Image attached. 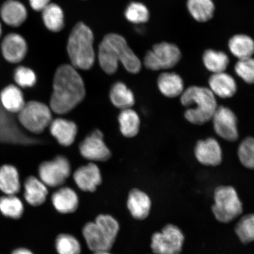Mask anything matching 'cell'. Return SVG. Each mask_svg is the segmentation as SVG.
<instances>
[{
  "label": "cell",
  "instance_id": "8d00e7d4",
  "mask_svg": "<svg viewBox=\"0 0 254 254\" xmlns=\"http://www.w3.org/2000/svg\"><path fill=\"white\" fill-rule=\"evenodd\" d=\"M235 71L247 84H254V59L253 57L238 60Z\"/></svg>",
  "mask_w": 254,
  "mask_h": 254
},
{
  "label": "cell",
  "instance_id": "8992f818",
  "mask_svg": "<svg viewBox=\"0 0 254 254\" xmlns=\"http://www.w3.org/2000/svg\"><path fill=\"white\" fill-rule=\"evenodd\" d=\"M214 204L212 206L216 220L227 224L242 214L243 203L236 190L231 186H219L214 193Z\"/></svg>",
  "mask_w": 254,
  "mask_h": 254
},
{
  "label": "cell",
  "instance_id": "8fae6325",
  "mask_svg": "<svg viewBox=\"0 0 254 254\" xmlns=\"http://www.w3.org/2000/svg\"><path fill=\"white\" fill-rule=\"evenodd\" d=\"M0 52L5 62L12 64L21 63L27 57L28 44L23 35L11 32L3 37L0 42Z\"/></svg>",
  "mask_w": 254,
  "mask_h": 254
},
{
  "label": "cell",
  "instance_id": "5bb4252c",
  "mask_svg": "<svg viewBox=\"0 0 254 254\" xmlns=\"http://www.w3.org/2000/svg\"><path fill=\"white\" fill-rule=\"evenodd\" d=\"M28 17V9L20 0H5L0 6V20L8 27H20Z\"/></svg>",
  "mask_w": 254,
  "mask_h": 254
},
{
  "label": "cell",
  "instance_id": "74e56055",
  "mask_svg": "<svg viewBox=\"0 0 254 254\" xmlns=\"http://www.w3.org/2000/svg\"><path fill=\"white\" fill-rule=\"evenodd\" d=\"M51 1L52 0H28V3L33 10L41 12L50 4Z\"/></svg>",
  "mask_w": 254,
  "mask_h": 254
},
{
  "label": "cell",
  "instance_id": "30bf717a",
  "mask_svg": "<svg viewBox=\"0 0 254 254\" xmlns=\"http://www.w3.org/2000/svg\"><path fill=\"white\" fill-rule=\"evenodd\" d=\"M71 164L67 158L63 155L52 161H45L39 168L40 179L50 187L62 186L71 174Z\"/></svg>",
  "mask_w": 254,
  "mask_h": 254
},
{
  "label": "cell",
  "instance_id": "9c48e42d",
  "mask_svg": "<svg viewBox=\"0 0 254 254\" xmlns=\"http://www.w3.org/2000/svg\"><path fill=\"white\" fill-rule=\"evenodd\" d=\"M185 237L180 228L168 224L151 237V248L154 254H181Z\"/></svg>",
  "mask_w": 254,
  "mask_h": 254
},
{
  "label": "cell",
  "instance_id": "ac0fdd59",
  "mask_svg": "<svg viewBox=\"0 0 254 254\" xmlns=\"http://www.w3.org/2000/svg\"><path fill=\"white\" fill-rule=\"evenodd\" d=\"M127 207L133 217L144 220L150 214L151 201L147 193L137 189H132L129 192Z\"/></svg>",
  "mask_w": 254,
  "mask_h": 254
},
{
  "label": "cell",
  "instance_id": "d590c367",
  "mask_svg": "<svg viewBox=\"0 0 254 254\" xmlns=\"http://www.w3.org/2000/svg\"><path fill=\"white\" fill-rule=\"evenodd\" d=\"M13 77L17 86L21 88L33 87L37 79L34 70L25 65H19L15 69Z\"/></svg>",
  "mask_w": 254,
  "mask_h": 254
},
{
  "label": "cell",
  "instance_id": "277c9868",
  "mask_svg": "<svg viewBox=\"0 0 254 254\" xmlns=\"http://www.w3.org/2000/svg\"><path fill=\"white\" fill-rule=\"evenodd\" d=\"M94 36L93 31L82 22L73 27L68 37L66 50L71 65L76 69L88 70L95 63Z\"/></svg>",
  "mask_w": 254,
  "mask_h": 254
},
{
  "label": "cell",
  "instance_id": "484cf974",
  "mask_svg": "<svg viewBox=\"0 0 254 254\" xmlns=\"http://www.w3.org/2000/svg\"><path fill=\"white\" fill-rule=\"evenodd\" d=\"M110 98L114 106L122 110L131 109L135 103L132 92L122 82H117L113 85Z\"/></svg>",
  "mask_w": 254,
  "mask_h": 254
},
{
  "label": "cell",
  "instance_id": "7a4b0ae2",
  "mask_svg": "<svg viewBox=\"0 0 254 254\" xmlns=\"http://www.w3.org/2000/svg\"><path fill=\"white\" fill-rule=\"evenodd\" d=\"M98 61L101 69L107 74H113L122 64L131 74L140 71V60L128 45L125 38L119 34L105 36L98 47Z\"/></svg>",
  "mask_w": 254,
  "mask_h": 254
},
{
  "label": "cell",
  "instance_id": "e0dca14e",
  "mask_svg": "<svg viewBox=\"0 0 254 254\" xmlns=\"http://www.w3.org/2000/svg\"><path fill=\"white\" fill-rule=\"evenodd\" d=\"M50 131L59 144L64 147H68L74 142L77 135V125L72 121L64 119H57L51 123Z\"/></svg>",
  "mask_w": 254,
  "mask_h": 254
},
{
  "label": "cell",
  "instance_id": "7c38bea8",
  "mask_svg": "<svg viewBox=\"0 0 254 254\" xmlns=\"http://www.w3.org/2000/svg\"><path fill=\"white\" fill-rule=\"evenodd\" d=\"M211 120L216 134L220 137L231 142L238 138L237 116L229 108L218 107Z\"/></svg>",
  "mask_w": 254,
  "mask_h": 254
},
{
  "label": "cell",
  "instance_id": "5b68a950",
  "mask_svg": "<svg viewBox=\"0 0 254 254\" xmlns=\"http://www.w3.org/2000/svg\"><path fill=\"white\" fill-rule=\"evenodd\" d=\"M120 230L118 221L110 215L100 214L94 222L82 228V234L91 252H109L115 243Z\"/></svg>",
  "mask_w": 254,
  "mask_h": 254
},
{
  "label": "cell",
  "instance_id": "60d3db41",
  "mask_svg": "<svg viewBox=\"0 0 254 254\" xmlns=\"http://www.w3.org/2000/svg\"><path fill=\"white\" fill-rule=\"evenodd\" d=\"M93 254H111L109 252H101L94 253Z\"/></svg>",
  "mask_w": 254,
  "mask_h": 254
},
{
  "label": "cell",
  "instance_id": "cb8c5ba5",
  "mask_svg": "<svg viewBox=\"0 0 254 254\" xmlns=\"http://www.w3.org/2000/svg\"><path fill=\"white\" fill-rule=\"evenodd\" d=\"M41 12L43 24L47 30L58 33L64 27V15L58 4L51 2Z\"/></svg>",
  "mask_w": 254,
  "mask_h": 254
},
{
  "label": "cell",
  "instance_id": "4316f807",
  "mask_svg": "<svg viewBox=\"0 0 254 254\" xmlns=\"http://www.w3.org/2000/svg\"><path fill=\"white\" fill-rule=\"evenodd\" d=\"M228 47L238 60L250 58L254 54V41L245 34H238L231 38Z\"/></svg>",
  "mask_w": 254,
  "mask_h": 254
},
{
  "label": "cell",
  "instance_id": "e575fe53",
  "mask_svg": "<svg viewBox=\"0 0 254 254\" xmlns=\"http://www.w3.org/2000/svg\"><path fill=\"white\" fill-rule=\"evenodd\" d=\"M240 161L244 167L254 169V138L252 136L244 139L238 150Z\"/></svg>",
  "mask_w": 254,
  "mask_h": 254
},
{
  "label": "cell",
  "instance_id": "52a82bcc",
  "mask_svg": "<svg viewBox=\"0 0 254 254\" xmlns=\"http://www.w3.org/2000/svg\"><path fill=\"white\" fill-rule=\"evenodd\" d=\"M52 110L45 104L32 101L25 103L18 113V120L24 128L34 134H40L52 122Z\"/></svg>",
  "mask_w": 254,
  "mask_h": 254
},
{
  "label": "cell",
  "instance_id": "ba28073f",
  "mask_svg": "<svg viewBox=\"0 0 254 254\" xmlns=\"http://www.w3.org/2000/svg\"><path fill=\"white\" fill-rule=\"evenodd\" d=\"M182 58L179 47L174 44L163 42L155 44L146 54L144 64L152 71L167 69L174 67Z\"/></svg>",
  "mask_w": 254,
  "mask_h": 254
},
{
  "label": "cell",
  "instance_id": "4dcf8cb0",
  "mask_svg": "<svg viewBox=\"0 0 254 254\" xmlns=\"http://www.w3.org/2000/svg\"><path fill=\"white\" fill-rule=\"evenodd\" d=\"M0 211L5 217L19 219L23 214L24 205L15 195H6L0 198Z\"/></svg>",
  "mask_w": 254,
  "mask_h": 254
},
{
  "label": "cell",
  "instance_id": "44dd1931",
  "mask_svg": "<svg viewBox=\"0 0 254 254\" xmlns=\"http://www.w3.org/2000/svg\"><path fill=\"white\" fill-rule=\"evenodd\" d=\"M46 186L36 177L27 178L24 183V197L28 204L34 206L43 204L49 192Z\"/></svg>",
  "mask_w": 254,
  "mask_h": 254
},
{
  "label": "cell",
  "instance_id": "836d02e7",
  "mask_svg": "<svg viewBox=\"0 0 254 254\" xmlns=\"http://www.w3.org/2000/svg\"><path fill=\"white\" fill-rule=\"evenodd\" d=\"M125 17L127 20L132 23H145L150 18V12L142 3L131 2L126 9Z\"/></svg>",
  "mask_w": 254,
  "mask_h": 254
},
{
  "label": "cell",
  "instance_id": "4fadbf2b",
  "mask_svg": "<svg viewBox=\"0 0 254 254\" xmlns=\"http://www.w3.org/2000/svg\"><path fill=\"white\" fill-rule=\"evenodd\" d=\"M79 152L82 157L92 161H106L111 156V152L104 141L103 133L100 130H95L81 142Z\"/></svg>",
  "mask_w": 254,
  "mask_h": 254
},
{
  "label": "cell",
  "instance_id": "9a60e30c",
  "mask_svg": "<svg viewBox=\"0 0 254 254\" xmlns=\"http://www.w3.org/2000/svg\"><path fill=\"white\" fill-rule=\"evenodd\" d=\"M194 154L196 160L204 166L215 167L219 166L222 162L221 146L213 138H208L196 142Z\"/></svg>",
  "mask_w": 254,
  "mask_h": 254
},
{
  "label": "cell",
  "instance_id": "7402d4cb",
  "mask_svg": "<svg viewBox=\"0 0 254 254\" xmlns=\"http://www.w3.org/2000/svg\"><path fill=\"white\" fill-rule=\"evenodd\" d=\"M159 90L164 96L176 98L184 91V82L180 75L174 72H163L157 80Z\"/></svg>",
  "mask_w": 254,
  "mask_h": 254
},
{
  "label": "cell",
  "instance_id": "f546056e",
  "mask_svg": "<svg viewBox=\"0 0 254 254\" xmlns=\"http://www.w3.org/2000/svg\"><path fill=\"white\" fill-rule=\"evenodd\" d=\"M202 60L205 68L213 74L225 72L230 63L226 54L214 50H206L203 55Z\"/></svg>",
  "mask_w": 254,
  "mask_h": 254
},
{
  "label": "cell",
  "instance_id": "d6986e66",
  "mask_svg": "<svg viewBox=\"0 0 254 254\" xmlns=\"http://www.w3.org/2000/svg\"><path fill=\"white\" fill-rule=\"evenodd\" d=\"M208 84L212 93L222 98L234 96L237 90L234 78L225 72L212 74L209 79Z\"/></svg>",
  "mask_w": 254,
  "mask_h": 254
},
{
  "label": "cell",
  "instance_id": "d6a6232c",
  "mask_svg": "<svg viewBox=\"0 0 254 254\" xmlns=\"http://www.w3.org/2000/svg\"><path fill=\"white\" fill-rule=\"evenodd\" d=\"M56 247L59 254H80L81 245L71 235L61 234L57 236Z\"/></svg>",
  "mask_w": 254,
  "mask_h": 254
},
{
  "label": "cell",
  "instance_id": "2e32d148",
  "mask_svg": "<svg viewBox=\"0 0 254 254\" xmlns=\"http://www.w3.org/2000/svg\"><path fill=\"white\" fill-rule=\"evenodd\" d=\"M73 178L78 188L83 191L94 192L102 182L100 168L92 163L78 168Z\"/></svg>",
  "mask_w": 254,
  "mask_h": 254
},
{
  "label": "cell",
  "instance_id": "1f68e13d",
  "mask_svg": "<svg viewBox=\"0 0 254 254\" xmlns=\"http://www.w3.org/2000/svg\"><path fill=\"white\" fill-rule=\"evenodd\" d=\"M235 232L241 242L248 244L254 241V214H248L240 219Z\"/></svg>",
  "mask_w": 254,
  "mask_h": 254
},
{
  "label": "cell",
  "instance_id": "603a6c76",
  "mask_svg": "<svg viewBox=\"0 0 254 254\" xmlns=\"http://www.w3.org/2000/svg\"><path fill=\"white\" fill-rule=\"evenodd\" d=\"M0 100L3 107L12 113L20 112L25 104L21 89L14 84L8 85L3 89Z\"/></svg>",
  "mask_w": 254,
  "mask_h": 254
},
{
  "label": "cell",
  "instance_id": "83f0119b",
  "mask_svg": "<svg viewBox=\"0 0 254 254\" xmlns=\"http://www.w3.org/2000/svg\"><path fill=\"white\" fill-rule=\"evenodd\" d=\"M187 5L196 21L206 22L213 17L215 6L212 0H187Z\"/></svg>",
  "mask_w": 254,
  "mask_h": 254
},
{
  "label": "cell",
  "instance_id": "f1b7e54d",
  "mask_svg": "<svg viewBox=\"0 0 254 254\" xmlns=\"http://www.w3.org/2000/svg\"><path fill=\"white\" fill-rule=\"evenodd\" d=\"M119 121L120 131L124 136L132 138L137 135L140 127V120L135 111L131 109L122 110Z\"/></svg>",
  "mask_w": 254,
  "mask_h": 254
},
{
  "label": "cell",
  "instance_id": "ffe728a7",
  "mask_svg": "<svg viewBox=\"0 0 254 254\" xmlns=\"http://www.w3.org/2000/svg\"><path fill=\"white\" fill-rule=\"evenodd\" d=\"M54 206L60 213H72L78 206L77 193L69 187H63L57 190L52 196Z\"/></svg>",
  "mask_w": 254,
  "mask_h": 254
},
{
  "label": "cell",
  "instance_id": "f35d334b",
  "mask_svg": "<svg viewBox=\"0 0 254 254\" xmlns=\"http://www.w3.org/2000/svg\"><path fill=\"white\" fill-rule=\"evenodd\" d=\"M11 254H34L29 250L26 249H18L14 251Z\"/></svg>",
  "mask_w": 254,
  "mask_h": 254
},
{
  "label": "cell",
  "instance_id": "3957f363",
  "mask_svg": "<svg viewBox=\"0 0 254 254\" xmlns=\"http://www.w3.org/2000/svg\"><path fill=\"white\" fill-rule=\"evenodd\" d=\"M180 96L183 106H193L184 113L186 119L193 125H203L211 121L218 107L215 95L208 88L190 86Z\"/></svg>",
  "mask_w": 254,
  "mask_h": 254
},
{
  "label": "cell",
  "instance_id": "ab89813d",
  "mask_svg": "<svg viewBox=\"0 0 254 254\" xmlns=\"http://www.w3.org/2000/svg\"><path fill=\"white\" fill-rule=\"evenodd\" d=\"M2 22L0 20V41H1L2 38L3 34V28H2Z\"/></svg>",
  "mask_w": 254,
  "mask_h": 254
},
{
  "label": "cell",
  "instance_id": "6da1fadb",
  "mask_svg": "<svg viewBox=\"0 0 254 254\" xmlns=\"http://www.w3.org/2000/svg\"><path fill=\"white\" fill-rule=\"evenodd\" d=\"M85 96L83 79L71 64L59 66L53 80V92L50 101L53 112L63 115L70 112Z\"/></svg>",
  "mask_w": 254,
  "mask_h": 254
},
{
  "label": "cell",
  "instance_id": "d4e9b609",
  "mask_svg": "<svg viewBox=\"0 0 254 254\" xmlns=\"http://www.w3.org/2000/svg\"><path fill=\"white\" fill-rule=\"evenodd\" d=\"M18 171L11 165L0 168V190L6 195H15L20 190Z\"/></svg>",
  "mask_w": 254,
  "mask_h": 254
}]
</instances>
